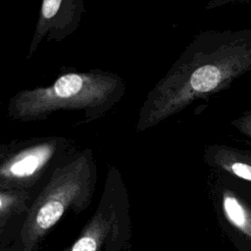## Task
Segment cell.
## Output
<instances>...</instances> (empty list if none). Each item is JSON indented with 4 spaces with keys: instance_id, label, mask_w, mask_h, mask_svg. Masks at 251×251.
<instances>
[{
    "instance_id": "obj_2",
    "label": "cell",
    "mask_w": 251,
    "mask_h": 251,
    "mask_svg": "<svg viewBox=\"0 0 251 251\" xmlns=\"http://www.w3.org/2000/svg\"><path fill=\"white\" fill-rule=\"evenodd\" d=\"M217 161L230 174L251 181V151L222 148L217 152Z\"/></svg>"
},
{
    "instance_id": "obj_5",
    "label": "cell",
    "mask_w": 251,
    "mask_h": 251,
    "mask_svg": "<svg viewBox=\"0 0 251 251\" xmlns=\"http://www.w3.org/2000/svg\"><path fill=\"white\" fill-rule=\"evenodd\" d=\"M99 238L94 232H88L82 235L72 247L71 251H96Z\"/></svg>"
},
{
    "instance_id": "obj_8",
    "label": "cell",
    "mask_w": 251,
    "mask_h": 251,
    "mask_svg": "<svg viewBox=\"0 0 251 251\" xmlns=\"http://www.w3.org/2000/svg\"><path fill=\"white\" fill-rule=\"evenodd\" d=\"M236 2H239V3H249L251 2V0H216V3L217 4H227V3H236Z\"/></svg>"
},
{
    "instance_id": "obj_6",
    "label": "cell",
    "mask_w": 251,
    "mask_h": 251,
    "mask_svg": "<svg viewBox=\"0 0 251 251\" xmlns=\"http://www.w3.org/2000/svg\"><path fill=\"white\" fill-rule=\"evenodd\" d=\"M231 125L251 140V111H245L239 118L232 121Z\"/></svg>"
},
{
    "instance_id": "obj_3",
    "label": "cell",
    "mask_w": 251,
    "mask_h": 251,
    "mask_svg": "<svg viewBox=\"0 0 251 251\" xmlns=\"http://www.w3.org/2000/svg\"><path fill=\"white\" fill-rule=\"evenodd\" d=\"M223 209L227 221L240 232L251 238V209L233 194L224 196Z\"/></svg>"
},
{
    "instance_id": "obj_7",
    "label": "cell",
    "mask_w": 251,
    "mask_h": 251,
    "mask_svg": "<svg viewBox=\"0 0 251 251\" xmlns=\"http://www.w3.org/2000/svg\"><path fill=\"white\" fill-rule=\"evenodd\" d=\"M62 0H43L42 15L44 19H51L60 8Z\"/></svg>"
},
{
    "instance_id": "obj_1",
    "label": "cell",
    "mask_w": 251,
    "mask_h": 251,
    "mask_svg": "<svg viewBox=\"0 0 251 251\" xmlns=\"http://www.w3.org/2000/svg\"><path fill=\"white\" fill-rule=\"evenodd\" d=\"M78 181L68 179L56 183L36 205L31 220V230L33 233H40L53 225L63 215L66 206L71 199L78 192Z\"/></svg>"
},
{
    "instance_id": "obj_4",
    "label": "cell",
    "mask_w": 251,
    "mask_h": 251,
    "mask_svg": "<svg viewBox=\"0 0 251 251\" xmlns=\"http://www.w3.org/2000/svg\"><path fill=\"white\" fill-rule=\"evenodd\" d=\"M46 152L35 151L26 153L11 164L9 172L15 176H27L33 174L45 160Z\"/></svg>"
}]
</instances>
